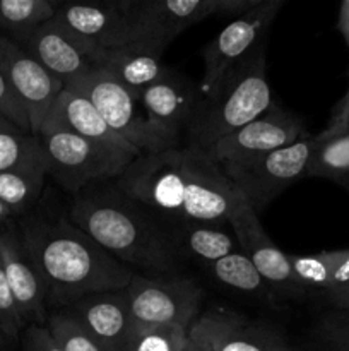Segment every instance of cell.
Here are the masks:
<instances>
[{"mask_svg":"<svg viewBox=\"0 0 349 351\" xmlns=\"http://www.w3.org/2000/svg\"><path fill=\"white\" fill-rule=\"evenodd\" d=\"M116 187L149 215L181 228L221 225L245 202L222 168L188 144L140 154L116 178Z\"/></svg>","mask_w":349,"mask_h":351,"instance_id":"6da1fadb","label":"cell"},{"mask_svg":"<svg viewBox=\"0 0 349 351\" xmlns=\"http://www.w3.org/2000/svg\"><path fill=\"white\" fill-rule=\"evenodd\" d=\"M17 228L47 291V304L68 307L88 295L125 290L132 280L133 271L67 215H27Z\"/></svg>","mask_w":349,"mask_h":351,"instance_id":"7a4b0ae2","label":"cell"},{"mask_svg":"<svg viewBox=\"0 0 349 351\" xmlns=\"http://www.w3.org/2000/svg\"><path fill=\"white\" fill-rule=\"evenodd\" d=\"M67 216L127 267L156 274H173L178 269V242L116 184L115 187L96 184L75 194Z\"/></svg>","mask_w":349,"mask_h":351,"instance_id":"3957f363","label":"cell"},{"mask_svg":"<svg viewBox=\"0 0 349 351\" xmlns=\"http://www.w3.org/2000/svg\"><path fill=\"white\" fill-rule=\"evenodd\" d=\"M272 105L262 43L212 95L198 99L185 129L187 144L209 151L212 144L259 119Z\"/></svg>","mask_w":349,"mask_h":351,"instance_id":"277c9868","label":"cell"},{"mask_svg":"<svg viewBox=\"0 0 349 351\" xmlns=\"http://www.w3.org/2000/svg\"><path fill=\"white\" fill-rule=\"evenodd\" d=\"M262 0H146L130 10L129 43L163 55L185 29L214 16H243Z\"/></svg>","mask_w":349,"mask_h":351,"instance_id":"5b68a950","label":"cell"},{"mask_svg":"<svg viewBox=\"0 0 349 351\" xmlns=\"http://www.w3.org/2000/svg\"><path fill=\"white\" fill-rule=\"evenodd\" d=\"M65 88L86 96L105 122L140 154L159 153L180 146V137L153 125L139 99L133 98L123 86L101 69H94Z\"/></svg>","mask_w":349,"mask_h":351,"instance_id":"8992f818","label":"cell"},{"mask_svg":"<svg viewBox=\"0 0 349 351\" xmlns=\"http://www.w3.org/2000/svg\"><path fill=\"white\" fill-rule=\"evenodd\" d=\"M315 147L317 137L308 134L283 149L221 168L246 204L259 215L287 187L307 177Z\"/></svg>","mask_w":349,"mask_h":351,"instance_id":"52a82bcc","label":"cell"},{"mask_svg":"<svg viewBox=\"0 0 349 351\" xmlns=\"http://www.w3.org/2000/svg\"><path fill=\"white\" fill-rule=\"evenodd\" d=\"M132 324L190 329L201 315L202 288L190 278H149L133 273L125 288Z\"/></svg>","mask_w":349,"mask_h":351,"instance_id":"ba28073f","label":"cell"},{"mask_svg":"<svg viewBox=\"0 0 349 351\" xmlns=\"http://www.w3.org/2000/svg\"><path fill=\"white\" fill-rule=\"evenodd\" d=\"M48 161V175L72 195L91 185L118 178L129 163L112 156L84 137L67 130L44 129L38 134Z\"/></svg>","mask_w":349,"mask_h":351,"instance_id":"9c48e42d","label":"cell"},{"mask_svg":"<svg viewBox=\"0 0 349 351\" xmlns=\"http://www.w3.org/2000/svg\"><path fill=\"white\" fill-rule=\"evenodd\" d=\"M284 3L286 0H262L252 10L235 17L218 36L205 45L202 50L204 98L212 95L246 60V57L263 43V38L269 33Z\"/></svg>","mask_w":349,"mask_h":351,"instance_id":"30bf717a","label":"cell"},{"mask_svg":"<svg viewBox=\"0 0 349 351\" xmlns=\"http://www.w3.org/2000/svg\"><path fill=\"white\" fill-rule=\"evenodd\" d=\"M307 136L303 122L274 103L263 115L219 139L205 153L224 167L283 149Z\"/></svg>","mask_w":349,"mask_h":351,"instance_id":"8fae6325","label":"cell"},{"mask_svg":"<svg viewBox=\"0 0 349 351\" xmlns=\"http://www.w3.org/2000/svg\"><path fill=\"white\" fill-rule=\"evenodd\" d=\"M10 40L36 58L64 86L98 69V51L81 43L55 19Z\"/></svg>","mask_w":349,"mask_h":351,"instance_id":"7c38bea8","label":"cell"},{"mask_svg":"<svg viewBox=\"0 0 349 351\" xmlns=\"http://www.w3.org/2000/svg\"><path fill=\"white\" fill-rule=\"evenodd\" d=\"M0 71L26 108L31 134L38 136L44 119L65 86L50 74L36 58L0 34Z\"/></svg>","mask_w":349,"mask_h":351,"instance_id":"4fadbf2b","label":"cell"},{"mask_svg":"<svg viewBox=\"0 0 349 351\" xmlns=\"http://www.w3.org/2000/svg\"><path fill=\"white\" fill-rule=\"evenodd\" d=\"M188 338L207 351H300L276 329L224 311L198 315Z\"/></svg>","mask_w":349,"mask_h":351,"instance_id":"5bb4252c","label":"cell"},{"mask_svg":"<svg viewBox=\"0 0 349 351\" xmlns=\"http://www.w3.org/2000/svg\"><path fill=\"white\" fill-rule=\"evenodd\" d=\"M133 0L108 3H60L53 19L81 43L98 53L129 43L130 10Z\"/></svg>","mask_w":349,"mask_h":351,"instance_id":"9a60e30c","label":"cell"},{"mask_svg":"<svg viewBox=\"0 0 349 351\" xmlns=\"http://www.w3.org/2000/svg\"><path fill=\"white\" fill-rule=\"evenodd\" d=\"M228 223L235 232L240 250L252 261L267 287H274L281 293L294 297L307 293L291 269L289 256L270 240L260 225L259 215L246 201L240 204Z\"/></svg>","mask_w":349,"mask_h":351,"instance_id":"2e32d148","label":"cell"},{"mask_svg":"<svg viewBox=\"0 0 349 351\" xmlns=\"http://www.w3.org/2000/svg\"><path fill=\"white\" fill-rule=\"evenodd\" d=\"M44 129L67 130V132L77 134L129 165L140 156L135 147L130 146L105 122V119L99 115L98 110L86 96L70 88H64V91L58 95L57 101L53 103L50 113L41 125V130Z\"/></svg>","mask_w":349,"mask_h":351,"instance_id":"e0dca14e","label":"cell"},{"mask_svg":"<svg viewBox=\"0 0 349 351\" xmlns=\"http://www.w3.org/2000/svg\"><path fill=\"white\" fill-rule=\"evenodd\" d=\"M0 257L24 322L27 326L47 324V291L16 225L0 232Z\"/></svg>","mask_w":349,"mask_h":351,"instance_id":"ac0fdd59","label":"cell"},{"mask_svg":"<svg viewBox=\"0 0 349 351\" xmlns=\"http://www.w3.org/2000/svg\"><path fill=\"white\" fill-rule=\"evenodd\" d=\"M64 312L74 317L103 351H125L132 319L123 290L88 295Z\"/></svg>","mask_w":349,"mask_h":351,"instance_id":"d6986e66","label":"cell"},{"mask_svg":"<svg viewBox=\"0 0 349 351\" xmlns=\"http://www.w3.org/2000/svg\"><path fill=\"white\" fill-rule=\"evenodd\" d=\"M197 101L194 86L173 71L139 96L149 122L178 137L187 129Z\"/></svg>","mask_w":349,"mask_h":351,"instance_id":"ffe728a7","label":"cell"},{"mask_svg":"<svg viewBox=\"0 0 349 351\" xmlns=\"http://www.w3.org/2000/svg\"><path fill=\"white\" fill-rule=\"evenodd\" d=\"M98 69L112 75L135 99L171 72L161 55L132 45L99 53Z\"/></svg>","mask_w":349,"mask_h":351,"instance_id":"44dd1931","label":"cell"},{"mask_svg":"<svg viewBox=\"0 0 349 351\" xmlns=\"http://www.w3.org/2000/svg\"><path fill=\"white\" fill-rule=\"evenodd\" d=\"M289 264L305 291L313 290L324 295L349 285V250L289 256Z\"/></svg>","mask_w":349,"mask_h":351,"instance_id":"7402d4cb","label":"cell"},{"mask_svg":"<svg viewBox=\"0 0 349 351\" xmlns=\"http://www.w3.org/2000/svg\"><path fill=\"white\" fill-rule=\"evenodd\" d=\"M0 171L48 175V161L38 136L0 132Z\"/></svg>","mask_w":349,"mask_h":351,"instance_id":"603a6c76","label":"cell"},{"mask_svg":"<svg viewBox=\"0 0 349 351\" xmlns=\"http://www.w3.org/2000/svg\"><path fill=\"white\" fill-rule=\"evenodd\" d=\"M178 245L183 247L195 259L205 263V266L218 263L219 259L240 249L235 237L211 225H192L181 228Z\"/></svg>","mask_w":349,"mask_h":351,"instance_id":"cb8c5ba5","label":"cell"},{"mask_svg":"<svg viewBox=\"0 0 349 351\" xmlns=\"http://www.w3.org/2000/svg\"><path fill=\"white\" fill-rule=\"evenodd\" d=\"M62 2L57 0H0V29L9 38L51 21Z\"/></svg>","mask_w":349,"mask_h":351,"instance_id":"d4e9b609","label":"cell"},{"mask_svg":"<svg viewBox=\"0 0 349 351\" xmlns=\"http://www.w3.org/2000/svg\"><path fill=\"white\" fill-rule=\"evenodd\" d=\"M315 137L317 147L308 163L307 177L346 180L349 177V134L327 139Z\"/></svg>","mask_w":349,"mask_h":351,"instance_id":"484cf974","label":"cell"},{"mask_svg":"<svg viewBox=\"0 0 349 351\" xmlns=\"http://www.w3.org/2000/svg\"><path fill=\"white\" fill-rule=\"evenodd\" d=\"M207 269L211 271L216 280L229 288H236V290L245 291V293H263V291H267V283L262 280L252 261L240 249L219 259L218 263L207 264Z\"/></svg>","mask_w":349,"mask_h":351,"instance_id":"4316f807","label":"cell"},{"mask_svg":"<svg viewBox=\"0 0 349 351\" xmlns=\"http://www.w3.org/2000/svg\"><path fill=\"white\" fill-rule=\"evenodd\" d=\"M44 178L41 173H16L0 171V202L16 215L33 208L43 192Z\"/></svg>","mask_w":349,"mask_h":351,"instance_id":"83f0119b","label":"cell"},{"mask_svg":"<svg viewBox=\"0 0 349 351\" xmlns=\"http://www.w3.org/2000/svg\"><path fill=\"white\" fill-rule=\"evenodd\" d=\"M188 329L181 326L132 324L125 351H181Z\"/></svg>","mask_w":349,"mask_h":351,"instance_id":"f1b7e54d","label":"cell"},{"mask_svg":"<svg viewBox=\"0 0 349 351\" xmlns=\"http://www.w3.org/2000/svg\"><path fill=\"white\" fill-rule=\"evenodd\" d=\"M44 326L62 351H103L86 329L65 312L51 314Z\"/></svg>","mask_w":349,"mask_h":351,"instance_id":"f546056e","label":"cell"},{"mask_svg":"<svg viewBox=\"0 0 349 351\" xmlns=\"http://www.w3.org/2000/svg\"><path fill=\"white\" fill-rule=\"evenodd\" d=\"M317 335L327 351H349V312L332 311L320 319Z\"/></svg>","mask_w":349,"mask_h":351,"instance_id":"4dcf8cb0","label":"cell"},{"mask_svg":"<svg viewBox=\"0 0 349 351\" xmlns=\"http://www.w3.org/2000/svg\"><path fill=\"white\" fill-rule=\"evenodd\" d=\"M0 322L12 343L19 338L21 331L27 328L19 308H17L16 300H14L12 291H10L9 281H7L5 271H3L2 257H0Z\"/></svg>","mask_w":349,"mask_h":351,"instance_id":"1f68e13d","label":"cell"},{"mask_svg":"<svg viewBox=\"0 0 349 351\" xmlns=\"http://www.w3.org/2000/svg\"><path fill=\"white\" fill-rule=\"evenodd\" d=\"M0 115L12 122L21 132L31 134L29 117H27L26 108L14 93L12 86L7 81L5 74L0 71Z\"/></svg>","mask_w":349,"mask_h":351,"instance_id":"d6a6232c","label":"cell"},{"mask_svg":"<svg viewBox=\"0 0 349 351\" xmlns=\"http://www.w3.org/2000/svg\"><path fill=\"white\" fill-rule=\"evenodd\" d=\"M24 351H62L51 338L47 326L31 324L24 335Z\"/></svg>","mask_w":349,"mask_h":351,"instance_id":"836d02e7","label":"cell"},{"mask_svg":"<svg viewBox=\"0 0 349 351\" xmlns=\"http://www.w3.org/2000/svg\"><path fill=\"white\" fill-rule=\"evenodd\" d=\"M344 134H349V91L346 93L342 101L335 108L328 125L325 127L324 132L318 134V137L320 139H327V137L344 136Z\"/></svg>","mask_w":349,"mask_h":351,"instance_id":"e575fe53","label":"cell"},{"mask_svg":"<svg viewBox=\"0 0 349 351\" xmlns=\"http://www.w3.org/2000/svg\"><path fill=\"white\" fill-rule=\"evenodd\" d=\"M322 297L328 302L337 311H348L349 312V285L337 288V290H331L324 293Z\"/></svg>","mask_w":349,"mask_h":351,"instance_id":"d590c367","label":"cell"},{"mask_svg":"<svg viewBox=\"0 0 349 351\" xmlns=\"http://www.w3.org/2000/svg\"><path fill=\"white\" fill-rule=\"evenodd\" d=\"M337 27H339V31H341L342 36H344L346 45L349 47V0L342 2L341 10H339Z\"/></svg>","mask_w":349,"mask_h":351,"instance_id":"8d00e7d4","label":"cell"},{"mask_svg":"<svg viewBox=\"0 0 349 351\" xmlns=\"http://www.w3.org/2000/svg\"><path fill=\"white\" fill-rule=\"evenodd\" d=\"M0 132H21V130L12 122H9V120L0 115Z\"/></svg>","mask_w":349,"mask_h":351,"instance_id":"74e56055","label":"cell"},{"mask_svg":"<svg viewBox=\"0 0 349 351\" xmlns=\"http://www.w3.org/2000/svg\"><path fill=\"white\" fill-rule=\"evenodd\" d=\"M12 216H16V213H14L10 208H7L5 204H2V202H0V223L9 221Z\"/></svg>","mask_w":349,"mask_h":351,"instance_id":"f35d334b","label":"cell"},{"mask_svg":"<svg viewBox=\"0 0 349 351\" xmlns=\"http://www.w3.org/2000/svg\"><path fill=\"white\" fill-rule=\"evenodd\" d=\"M9 345H12V341L9 339V336L5 335V331H3V326L2 322H0V351H3L7 348Z\"/></svg>","mask_w":349,"mask_h":351,"instance_id":"ab89813d","label":"cell"},{"mask_svg":"<svg viewBox=\"0 0 349 351\" xmlns=\"http://www.w3.org/2000/svg\"><path fill=\"white\" fill-rule=\"evenodd\" d=\"M181 351H207V350L202 348V346L198 345V343H195L194 339L188 338V339H187V343H185L183 350H181Z\"/></svg>","mask_w":349,"mask_h":351,"instance_id":"60d3db41","label":"cell"},{"mask_svg":"<svg viewBox=\"0 0 349 351\" xmlns=\"http://www.w3.org/2000/svg\"><path fill=\"white\" fill-rule=\"evenodd\" d=\"M346 182H348V184H349V177H348V178H346Z\"/></svg>","mask_w":349,"mask_h":351,"instance_id":"b9f144b4","label":"cell"}]
</instances>
